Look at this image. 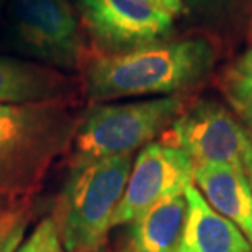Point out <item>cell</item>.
Returning <instances> with one entry per match:
<instances>
[{
	"mask_svg": "<svg viewBox=\"0 0 252 252\" xmlns=\"http://www.w3.org/2000/svg\"><path fill=\"white\" fill-rule=\"evenodd\" d=\"M131 167L133 153L70 167L53 213L65 251L98 252L103 248Z\"/></svg>",
	"mask_w": 252,
	"mask_h": 252,
	"instance_id": "obj_3",
	"label": "cell"
},
{
	"mask_svg": "<svg viewBox=\"0 0 252 252\" xmlns=\"http://www.w3.org/2000/svg\"><path fill=\"white\" fill-rule=\"evenodd\" d=\"M180 95L126 103H95L82 113L70 146V167L133 153L153 143L184 112Z\"/></svg>",
	"mask_w": 252,
	"mask_h": 252,
	"instance_id": "obj_4",
	"label": "cell"
},
{
	"mask_svg": "<svg viewBox=\"0 0 252 252\" xmlns=\"http://www.w3.org/2000/svg\"><path fill=\"white\" fill-rule=\"evenodd\" d=\"M32 210L28 200L15 201L7 210L0 211V252H17L22 246Z\"/></svg>",
	"mask_w": 252,
	"mask_h": 252,
	"instance_id": "obj_13",
	"label": "cell"
},
{
	"mask_svg": "<svg viewBox=\"0 0 252 252\" xmlns=\"http://www.w3.org/2000/svg\"><path fill=\"white\" fill-rule=\"evenodd\" d=\"M193 170L195 162L182 149L162 141L146 144L133 160L113 226L133 223L159 201L185 193L193 184Z\"/></svg>",
	"mask_w": 252,
	"mask_h": 252,
	"instance_id": "obj_8",
	"label": "cell"
},
{
	"mask_svg": "<svg viewBox=\"0 0 252 252\" xmlns=\"http://www.w3.org/2000/svg\"><path fill=\"white\" fill-rule=\"evenodd\" d=\"M82 84L39 61L0 56V103L77 102Z\"/></svg>",
	"mask_w": 252,
	"mask_h": 252,
	"instance_id": "obj_9",
	"label": "cell"
},
{
	"mask_svg": "<svg viewBox=\"0 0 252 252\" xmlns=\"http://www.w3.org/2000/svg\"><path fill=\"white\" fill-rule=\"evenodd\" d=\"M10 28L23 51L59 70H77L87 51L69 0H10Z\"/></svg>",
	"mask_w": 252,
	"mask_h": 252,
	"instance_id": "obj_5",
	"label": "cell"
},
{
	"mask_svg": "<svg viewBox=\"0 0 252 252\" xmlns=\"http://www.w3.org/2000/svg\"><path fill=\"white\" fill-rule=\"evenodd\" d=\"M185 198L189 210L177 252H252L243 231L211 208L193 184Z\"/></svg>",
	"mask_w": 252,
	"mask_h": 252,
	"instance_id": "obj_11",
	"label": "cell"
},
{
	"mask_svg": "<svg viewBox=\"0 0 252 252\" xmlns=\"http://www.w3.org/2000/svg\"><path fill=\"white\" fill-rule=\"evenodd\" d=\"M184 3L196 22L221 27L238 17L248 0H184Z\"/></svg>",
	"mask_w": 252,
	"mask_h": 252,
	"instance_id": "obj_14",
	"label": "cell"
},
{
	"mask_svg": "<svg viewBox=\"0 0 252 252\" xmlns=\"http://www.w3.org/2000/svg\"><path fill=\"white\" fill-rule=\"evenodd\" d=\"M216 58L213 43L201 36L167 39L118 54L87 53L80 84L94 103L144 95L169 97L203 82Z\"/></svg>",
	"mask_w": 252,
	"mask_h": 252,
	"instance_id": "obj_1",
	"label": "cell"
},
{
	"mask_svg": "<svg viewBox=\"0 0 252 252\" xmlns=\"http://www.w3.org/2000/svg\"><path fill=\"white\" fill-rule=\"evenodd\" d=\"M187 210L185 193L156 203L131 223L126 252H177Z\"/></svg>",
	"mask_w": 252,
	"mask_h": 252,
	"instance_id": "obj_12",
	"label": "cell"
},
{
	"mask_svg": "<svg viewBox=\"0 0 252 252\" xmlns=\"http://www.w3.org/2000/svg\"><path fill=\"white\" fill-rule=\"evenodd\" d=\"M160 141L187 153L195 165L244 169V153L252 139L228 108L216 100L201 98L185 105Z\"/></svg>",
	"mask_w": 252,
	"mask_h": 252,
	"instance_id": "obj_7",
	"label": "cell"
},
{
	"mask_svg": "<svg viewBox=\"0 0 252 252\" xmlns=\"http://www.w3.org/2000/svg\"><path fill=\"white\" fill-rule=\"evenodd\" d=\"M223 94L234 112L252 131V79L226 72L223 77Z\"/></svg>",
	"mask_w": 252,
	"mask_h": 252,
	"instance_id": "obj_15",
	"label": "cell"
},
{
	"mask_svg": "<svg viewBox=\"0 0 252 252\" xmlns=\"http://www.w3.org/2000/svg\"><path fill=\"white\" fill-rule=\"evenodd\" d=\"M74 8L97 53L134 51L174 34V15L153 0H74Z\"/></svg>",
	"mask_w": 252,
	"mask_h": 252,
	"instance_id": "obj_6",
	"label": "cell"
},
{
	"mask_svg": "<svg viewBox=\"0 0 252 252\" xmlns=\"http://www.w3.org/2000/svg\"><path fill=\"white\" fill-rule=\"evenodd\" d=\"M193 184L206 203L238 226L252 246V189L246 170L233 165H195Z\"/></svg>",
	"mask_w": 252,
	"mask_h": 252,
	"instance_id": "obj_10",
	"label": "cell"
},
{
	"mask_svg": "<svg viewBox=\"0 0 252 252\" xmlns=\"http://www.w3.org/2000/svg\"><path fill=\"white\" fill-rule=\"evenodd\" d=\"M228 72L252 79V46H249L238 59H236L233 65L228 69Z\"/></svg>",
	"mask_w": 252,
	"mask_h": 252,
	"instance_id": "obj_17",
	"label": "cell"
},
{
	"mask_svg": "<svg viewBox=\"0 0 252 252\" xmlns=\"http://www.w3.org/2000/svg\"><path fill=\"white\" fill-rule=\"evenodd\" d=\"M17 252H67L53 216L41 220Z\"/></svg>",
	"mask_w": 252,
	"mask_h": 252,
	"instance_id": "obj_16",
	"label": "cell"
},
{
	"mask_svg": "<svg viewBox=\"0 0 252 252\" xmlns=\"http://www.w3.org/2000/svg\"><path fill=\"white\" fill-rule=\"evenodd\" d=\"M153 2L158 3L160 8H164L170 15H179L184 10V0H153Z\"/></svg>",
	"mask_w": 252,
	"mask_h": 252,
	"instance_id": "obj_18",
	"label": "cell"
},
{
	"mask_svg": "<svg viewBox=\"0 0 252 252\" xmlns=\"http://www.w3.org/2000/svg\"><path fill=\"white\" fill-rule=\"evenodd\" d=\"M82 113L75 102L0 103V196L28 200L72 146Z\"/></svg>",
	"mask_w": 252,
	"mask_h": 252,
	"instance_id": "obj_2",
	"label": "cell"
},
{
	"mask_svg": "<svg viewBox=\"0 0 252 252\" xmlns=\"http://www.w3.org/2000/svg\"><path fill=\"white\" fill-rule=\"evenodd\" d=\"M244 170H246V175L249 179V184H251V189H252V141L249 143V146L246 148V153H244Z\"/></svg>",
	"mask_w": 252,
	"mask_h": 252,
	"instance_id": "obj_19",
	"label": "cell"
},
{
	"mask_svg": "<svg viewBox=\"0 0 252 252\" xmlns=\"http://www.w3.org/2000/svg\"><path fill=\"white\" fill-rule=\"evenodd\" d=\"M0 2H2V0H0Z\"/></svg>",
	"mask_w": 252,
	"mask_h": 252,
	"instance_id": "obj_20",
	"label": "cell"
}]
</instances>
